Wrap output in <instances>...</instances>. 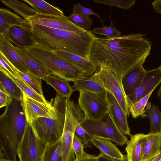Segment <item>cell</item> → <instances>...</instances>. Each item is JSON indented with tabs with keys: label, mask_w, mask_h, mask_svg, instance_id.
Segmentation results:
<instances>
[{
	"label": "cell",
	"mask_w": 161,
	"mask_h": 161,
	"mask_svg": "<svg viewBox=\"0 0 161 161\" xmlns=\"http://www.w3.org/2000/svg\"><path fill=\"white\" fill-rule=\"evenodd\" d=\"M0 88L13 99L20 102L23 100V92L10 78L1 71L0 72Z\"/></svg>",
	"instance_id": "484cf974"
},
{
	"label": "cell",
	"mask_w": 161,
	"mask_h": 161,
	"mask_svg": "<svg viewBox=\"0 0 161 161\" xmlns=\"http://www.w3.org/2000/svg\"><path fill=\"white\" fill-rule=\"evenodd\" d=\"M5 5L22 16L25 19L36 15L38 13L24 3L16 0H1Z\"/></svg>",
	"instance_id": "83f0119b"
},
{
	"label": "cell",
	"mask_w": 161,
	"mask_h": 161,
	"mask_svg": "<svg viewBox=\"0 0 161 161\" xmlns=\"http://www.w3.org/2000/svg\"><path fill=\"white\" fill-rule=\"evenodd\" d=\"M150 122L149 133H161V112L158 106L153 104L149 109H144Z\"/></svg>",
	"instance_id": "4dcf8cb0"
},
{
	"label": "cell",
	"mask_w": 161,
	"mask_h": 161,
	"mask_svg": "<svg viewBox=\"0 0 161 161\" xmlns=\"http://www.w3.org/2000/svg\"><path fill=\"white\" fill-rule=\"evenodd\" d=\"M153 92L135 103H129L130 112L133 118H136L139 116L143 118L147 116L145 114L144 109Z\"/></svg>",
	"instance_id": "d6a6232c"
},
{
	"label": "cell",
	"mask_w": 161,
	"mask_h": 161,
	"mask_svg": "<svg viewBox=\"0 0 161 161\" xmlns=\"http://www.w3.org/2000/svg\"><path fill=\"white\" fill-rule=\"evenodd\" d=\"M91 77L114 97L127 116H129V103L125 92L122 80L113 71L104 67L98 68Z\"/></svg>",
	"instance_id": "9c48e42d"
},
{
	"label": "cell",
	"mask_w": 161,
	"mask_h": 161,
	"mask_svg": "<svg viewBox=\"0 0 161 161\" xmlns=\"http://www.w3.org/2000/svg\"><path fill=\"white\" fill-rule=\"evenodd\" d=\"M80 124L92 137L110 140L120 146L126 144L128 141L126 135L115 124L109 112L98 120L85 119Z\"/></svg>",
	"instance_id": "52a82bcc"
},
{
	"label": "cell",
	"mask_w": 161,
	"mask_h": 161,
	"mask_svg": "<svg viewBox=\"0 0 161 161\" xmlns=\"http://www.w3.org/2000/svg\"><path fill=\"white\" fill-rule=\"evenodd\" d=\"M48 145L27 122L24 133L17 150L19 161H44Z\"/></svg>",
	"instance_id": "ba28073f"
},
{
	"label": "cell",
	"mask_w": 161,
	"mask_h": 161,
	"mask_svg": "<svg viewBox=\"0 0 161 161\" xmlns=\"http://www.w3.org/2000/svg\"><path fill=\"white\" fill-rule=\"evenodd\" d=\"M84 144L74 135L73 142V148L75 155V158L82 157L85 152L84 150Z\"/></svg>",
	"instance_id": "ab89813d"
},
{
	"label": "cell",
	"mask_w": 161,
	"mask_h": 161,
	"mask_svg": "<svg viewBox=\"0 0 161 161\" xmlns=\"http://www.w3.org/2000/svg\"><path fill=\"white\" fill-rule=\"evenodd\" d=\"M71 14H82L88 17L91 15H95L99 18L103 25H104L103 21L101 19L99 14L94 12L91 8L83 6L79 2L74 5Z\"/></svg>",
	"instance_id": "8d00e7d4"
},
{
	"label": "cell",
	"mask_w": 161,
	"mask_h": 161,
	"mask_svg": "<svg viewBox=\"0 0 161 161\" xmlns=\"http://www.w3.org/2000/svg\"><path fill=\"white\" fill-rule=\"evenodd\" d=\"M53 100L57 111V118L40 117L30 125L38 136L48 145L54 143L61 138L65 120L66 99L57 96Z\"/></svg>",
	"instance_id": "5b68a950"
},
{
	"label": "cell",
	"mask_w": 161,
	"mask_h": 161,
	"mask_svg": "<svg viewBox=\"0 0 161 161\" xmlns=\"http://www.w3.org/2000/svg\"><path fill=\"white\" fill-rule=\"evenodd\" d=\"M30 5L38 13L42 14L61 16L63 12L58 7H55L42 0H23Z\"/></svg>",
	"instance_id": "4316f807"
},
{
	"label": "cell",
	"mask_w": 161,
	"mask_h": 161,
	"mask_svg": "<svg viewBox=\"0 0 161 161\" xmlns=\"http://www.w3.org/2000/svg\"><path fill=\"white\" fill-rule=\"evenodd\" d=\"M74 135L87 147H91L92 145L91 139L92 137L86 131L80 124L76 127Z\"/></svg>",
	"instance_id": "74e56055"
},
{
	"label": "cell",
	"mask_w": 161,
	"mask_h": 161,
	"mask_svg": "<svg viewBox=\"0 0 161 161\" xmlns=\"http://www.w3.org/2000/svg\"><path fill=\"white\" fill-rule=\"evenodd\" d=\"M27 124L21 102L13 99L0 117V151L6 158L17 161V148Z\"/></svg>",
	"instance_id": "3957f363"
},
{
	"label": "cell",
	"mask_w": 161,
	"mask_h": 161,
	"mask_svg": "<svg viewBox=\"0 0 161 161\" xmlns=\"http://www.w3.org/2000/svg\"><path fill=\"white\" fill-rule=\"evenodd\" d=\"M85 119L78 104L66 99L65 120L63 133L60 138L62 161H74L73 148L75 132L77 126Z\"/></svg>",
	"instance_id": "8992f818"
},
{
	"label": "cell",
	"mask_w": 161,
	"mask_h": 161,
	"mask_svg": "<svg viewBox=\"0 0 161 161\" xmlns=\"http://www.w3.org/2000/svg\"><path fill=\"white\" fill-rule=\"evenodd\" d=\"M23 98L21 105L27 122L31 125L34 120L39 117H44L57 119V111L53 103V99L47 103L36 100L23 92Z\"/></svg>",
	"instance_id": "8fae6325"
},
{
	"label": "cell",
	"mask_w": 161,
	"mask_h": 161,
	"mask_svg": "<svg viewBox=\"0 0 161 161\" xmlns=\"http://www.w3.org/2000/svg\"><path fill=\"white\" fill-rule=\"evenodd\" d=\"M144 63L136 64L124 76L122 79L123 87L126 96L134 93L138 88L146 74L143 65Z\"/></svg>",
	"instance_id": "2e32d148"
},
{
	"label": "cell",
	"mask_w": 161,
	"mask_h": 161,
	"mask_svg": "<svg viewBox=\"0 0 161 161\" xmlns=\"http://www.w3.org/2000/svg\"><path fill=\"white\" fill-rule=\"evenodd\" d=\"M151 103L149 102H147L145 108L146 109H149L151 108Z\"/></svg>",
	"instance_id": "7dc6e473"
},
{
	"label": "cell",
	"mask_w": 161,
	"mask_h": 161,
	"mask_svg": "<svg viewBox=\"0 0 161 161\" xmlns=\"http://www.w3.org/2000/svg\"><path fill=\"white\" fill-rule=\"evenodd\" d=\"M158 161H161V158Z\"/></svg>",
	"instance_id": "681fc988"
},
{
	"label": "cell",
	"mask_w": 161,
	"mask_h": 161,
	"mask_svg": "<svg viewBox=\"0 0 161 161\" xmlns=\"http://www.w3.org/2000/svg\"><path fill=\"white\" fill-rule=\"evenodd\" d=\"M78 102L85 119L98 120L109 112L105 94H99L80 91Z\"/></svg>",
	"instance_id": "30bf717a"
},
{
	"label": "cell",
	"mask_w": 161,
	"mask_h": 161,
	"mask_svg": "<svg viewBox=\"0 0 161 161\" xmlns=\"http://www.w3.org/2000/svg\"><path fill=\"white\" fill-rule=\"evenodd\" d=\"M161 158V151L159 154L156 156L152 161H158Z\"/></svg>",
	"instance_id": "bcb514c9"
},
{
	"label": "cell",
	"mask_w": 161,
	"mask_h": 161,
	"mask_svg": "<svg viewBox=\"0 0 161 161\" xmlns=\"http://www.w3.org/2000/svg\"><path fill=\"white\" fill-rule=\"evenodd\" d=\"M0 71L3 72L10 78L16 83L22 91L29 97L42 103H47L49 102L46 100L44 97H42L36 92L18 76L17 78H16L9 73L1 68H0Z\"/></svg>",
	"instance_id": "f546056e"
},
{
	"label": "cell",
	"mask_w": 161,
	"mask_h": 161,
	"mask_svg": "<svg viewBox=\"0 0 161 161\" xmlns=\"http://www.w3.org/2000/svg\"><path fill=\"white\" fill-rule=\"evenodd\" d=\"M161 151V133L147 134L142 153V160L155 157Z\"/></svg>",
	"instance_id": "cb8c5ba5"
},
{
	"label": "cell",
	"mask_w": 161,
	"mask_h": 161,
	"mask_svg": "<svg viewBox=\"0 0 161 161\" xmlns=\"http://www.w3.org/2000/svg\"><path fill=\"white\" fill-rule=\"evenodd\" d=\"M154 10L161 14V0H155L152 3Z\"/></svg>",
	"instance_id": "ee69618b"
},
{
	"label": "cell",
	"mask_w": 161,
	"mask_h": 161,
	"mask_svg": "<svg viewBox=\"0 0 161 161\" xmlns=\"http://www.w3.org/2000/svg\"><path fill=\"white\" fill-rule=\"evenodd\" d=\"M151 42L141 33L113 38L97 37L93 44L90 61L97 68L104 67L122 80L125 74L150 55Z\"/></svg>",
	"instance_id": "6da1fadb"
},
{
	"label": "cell",
	"mask_w": 161,
	"mask_h": 161,
	"mask_svg": "<svg viewBox=\"0 0 161 161\" xmlns=\"http://www.w3.org/2000/svg\"><path fill=\"white\" fill-rule=\"evenodd\" d=\"M53 87L56 92L57 96L69 99L73 91L69 81L60 77L50 74L41 78Z\"/></svg>",
	"instance_id": "ffe728a7"
},
{
	"label": "cell",
	"mask_w": 161,
	"mask_h": 161,
	"mask_svg": "<svg viewBox=\"0 0 161 161\" xmlns=\"http://www.w3.org/2000/svg\"><path fill=\"white\" fill-rule=\"evenodd\" d=\"M125 150L127 161H142V153L146 140L147 134L138 133L131 135Z\"/></svg>",
	"instance_id": "ac0fdd59"
},
{
	"label": "cell",
	"mask_w": 161,
	"mask_h": 161,
	"mask_svg": "<svg viewBox=\"0 0 161 161\" xmlns=\"http://www.w3.org/2000/svg\"><path fill=\"white\" fill-rule=\"evenodd\" d=\"M13 67L17 75L22 80L37 94L44 97L40 78L30 71L24 73L18 70L13 65Z\"/></svg>",
	"instance_id": "f1b7e54d"
},
{
	"label": "cell",
	"mask_w": 161,
	"mask_h": 161,
	"mask_svg": "<svg viewBox=\"0 0 161 161\" xmlns=\"http://www.w3.org/2000/svg\"><path fill=\"white\" fill-rule=\"evenodd\" d=\"M0 68L9 73L14 77H18L16 73L14 70L13 65L0 52Z\"/></svg>",
	"instance_id": "f35d334b"
},
{
	"label": "cell",
	"mask_w": 161,
	"mask_h": 161,
	"mask_svg": "<svg viewBox=\"0 0 161 161\" xmlns=\"http://www.w3.org/2000/svg\"><path fill=\"white\" fill-rule=\"evenodd\" d=\"M74 161H98V156L85 153L84 155L79 158H75Z\"/></svg>",
	"instance_id": "b9f144b4"
},
{
	"label": "cell",
	"mask_w": 161,
	"mask_h": 161,
	"mask_svg": "<svg viewBox=\"0 0 161 161\" xmlns=\"http://www.w3.org/2000/svg\"><path fill=\"white\" fill-rule=\"evenodd\" d=\"M0 161H15L12 159H8L6 158L3 153L0 151Z\"/></svg>",
	"instance_id": "f6af8a7d"
},
{
	"label": "cell",
	"mask_w": 161,
	"mask_h": 161,
	"mask_svg": "<svg viewBox=\"0 0 161 161\" xmlns=\"http://www.w3.org/2000/svg\"><path fill=\"white\" fill-rule=\"evenodd\" d=\"M68 17L73 24L85 31H89L93 24L92 20L90 16H86L82 14H71Z\"/></svg>",
	"instance_id": "836d02e7"
},
{
	"label": "cell",
	"mask_w": 161,
	"mask_h": 161,
	"mask_svg": "<svg viewBox=\"0 0 161 161\" xmlns=\"http://www.w3.org/2000/svg\"><path fill=\"white\" fill-rule=\"evenodd\" d=\"M16 47L22 49L35 45L31 27L28 25H15L11 26L3 36Z\"/></svg>",
	"instance_id": "5bb4252c"
},
{
	"label": "cell",
	"mask_w": 161,
	"mask_h": 161,
	"mask_svg": "<svg viewBox=\"0 0 161 161\" xmlns=\"http://www.w3.org/2000/svg\"><path fill=\"white\" fill-rule=\"evenodd\" d=\"M13 47L25 63L29 71L41 79L45 76L53 75L51 72L44 66L30 55L24 49L18 47L13 45Z\"/></svg>",
	"instance_id": "44dd1931"
},
{
	"label": "cell",
	"mask_w": 161,
	"mask_h": 161,
	"mask_svg": "<svg viewBox=\"0 0 161 161\" xmlns=\"http://www.w3.org/2000/svg\"><path fill=\"white\" fill-rule=\"evenodd\" d=\"M0 52L17 69L25 73L29 71L27 66L13 47V45L2 35H0Z\"/></svg>",
	"instance_id": "e0dca14e"
},
{
	"label": "cell",
	"mask_w": 161,
	"mask_h": 161,
	"mask_svg": "<svg viewBox=\"0 0 161 161\" xmlns=\"http://www.w3.org/2000/svg\"><path fill=\"white\" fill-rule=\"evenodd\" d=\"M105 97L109 112L115 124L122 133L130 136L131 134L127 122V116L120 105L113 95L107 91Z\"/></svg>",
	"instance_id": "9a60e30c"
},
{
	"label": "cell",
	"mask_w": 161,
	"mask_h": 161,
	"mask_svg": "<svg viewBox=\"0 0 161 161\" xmlns=\"http://www.w3.org/2000/svg\"><path fill=\"white\" fill-rule=\"evenodd\" d=\"M71 88L73 92L78 91L99 94H105L106 92L105 89L90 76L75 81Z\"/></svg>",
	"instance_id": "d4e9b609"
},
{
	"label": "cell",
	"mask_w": 161,
	"mask_h": 161,
	"mask_svg": "<svg viewBox=\"0 0 161 161\" xmlns=\"http://www.w3.org/2000/svg\"><path fill=\"white\" fill-rule=\"evenodd\" d=\"M161 82V70L158 67L149 70L146 74L137 90L130 95L127 96L129 103H134L153 92Z\"/></svg>",
	"instance_id": "4fadbf2b"
},
{
	"label": "cell",
	"mask_w": 161,
	"mask_h": 161,
	"mask_svg": "<svg viewBox=\"0 0 161 161\" xmlns=\"http://www.w3.org/2000/svg\"><path fill=\"white\" fill-rule=\"evenodd\" d=\"M28 25V22L7 9L0 8V35L4 36L12 25Z\"/></svg>",
	"instance_id": "603a6c76"
},
{
	"label": "cell",
	"mask_w": 161,
	"mask_h": 161,
	"mask_svg": "<svg viewBox=\"0 0 161 161\" xmlns=\"http://www.w3.org/2000/svg\"><path fill=\"white\" fill-rule=\"evenodd\" d=\"M53 51L62 58L82 69L86 76H91L97 70V67L93 63L77 55L64 50Z\"/></svg>",
	"instance_id": "d6986e66"
},
{
	"label": "cell",
	"mask_w": 161,
	"mask_h": 161,
	"mask_svg": "<svg viewBox=\"0 0 161 161\" xmlns=\"http://www.w3.org/2000/svg\"><path fill=\"white\" fill-rule=\"evenodd\" d=\"M28 23L39 25L49 28L72 32L84 31L77 26L64 15L59 16L44 14L38 13L36 15L26 20Z\"/></svg>",
	"instance_id": "7c38bea8"
},
{
	"label": "cell",
	"mask_w": 161,
	"mask_h": 161,
	"mask_svg": "<svg viewBox=\"0 0 161 161\" xmlns=\"http://www.w3.org/2000/svg\"><path fill=\"white\" fill-rule=\"evenodd\" d=\"M24 49L53 75L74 82L86 77L82 69L62 58L53 51L36 44Z\"/></svg>",
	"instance_id": "277c9868"
},
{
	"label": "cell",
	"mask_w": 161,
	"mask_h": 161,
	"mask_svg": "<svg viewBox=\"0 0 161 161\" xmlns=\"http://www.w3.org/2000/svg\"><path fill=\"white\" fill-rule=\"evenodd\" d=\"M13 98L3 89L0 88V108L7 106L12 102Z\"/></svg>",
	"instance_id": "60d3db41"
},
{
	"label": "cell",
	"mask_w": 161,
	"mask_h": 161,
	"mask_svg": "<svg viewBox=\"0 0 161 161\" xmlns=\"http://www.w3.org/2000/svg\"><path fill=\"white\" fill-rule=\"evenodd\" d=\"M114 23L111 20V23L109 26L104 25L102 27H95L92 30L93 33L96 35H104L108 38H113L122 36L121 32L117 28L114 26Z\"/></svg>",
	"instance_id": "e575fe53"
},
{
	"label": "cell",
	"mask_w": 161,
	"mask_h": 161,
	"mask_svg": "<svg viewBox=\"0 0 161 161\" xmlns=\"http://www.w3.org/2000/svg\"><path fill=\"white\" fill-rule=\"evenodd\" d=\"M44 161H62L60 138L54 143L48 145L45 153Z\"/></svg>",
	"instance_id": "1f68e13d"
},
{
	"label": "cell",
	"mask_w": 161,
	"mask_h": 161,
	"mask_svg": "<svg viewBox=\"0 0 161 161\" xmlns=\"http://www.w3.org/2000/svg\"><path fill=\"white\" fill-rule=\"evenodd\" d=\"M91 142L92 145L98 149L102 153L119 160H127L126 155L123 154L111 141L92 136Z\"/></svg>",
	"instance_id": "7402d4cb"
},
{
	"label": "cell",
	"mask_w": 161,
	"mask_h": 161,
	"mask_svg": "<svg viewBox=\"0 0 161 161\" xmlns=\"http://www.w3.org/2000/svg\"><path fill=\"white\" fill-rule=\"evenodd\" d=\"M97 156L98 161H122L110 157L102 153Z\"/></svg>",
	"instance_id": "7bdbcfd3"
},
{
	"label": "cell",
	"mask_w": 161,
	"mask_h": 161,
	"mask_svg": "<svg viewBox=\"0 0 161 161\" xmlns=\"http://www.w3.org/2000/svg\"><path fill=\"white\" fill-rule=\"evenodd\" d=\"M159 67V68L161 70V64L160 65Z\"/></svg>",
	"instance_id": "c3c4849f"
},
{
	"label": "cell",
	"mask_w": 161,
	"mask_h": 161,
	"mask_svg": "<svg viewBox=\"0 0 161 161\" xmlns=\"http://www.w3.org/2000/svg\"><path fill=\"white\" fill-rule=\"evenodd\" d=\"M96 3L114 6L124 10L131 8L136 3L135 0H93Z\"/></svg>",
	"instance_id": "d590c367"
},
{
	"label": "cell",
	"mask_w": 161,
	"mask_h": 161,
	"mask_svg": "<svg viewBox=\"0 0 161 161\" xmlns=\"http://www.w3.org/2000/svg\"><path fill=\"white\" fill-rule=\"evenodd\" d=\"M28 25L36 45L52 51H65L90 61L92 45L98 37L92 31L74 32L31 23Z\"/></svg>",
	"instance_id": "7a4b0ae2"
}]
</instances>
